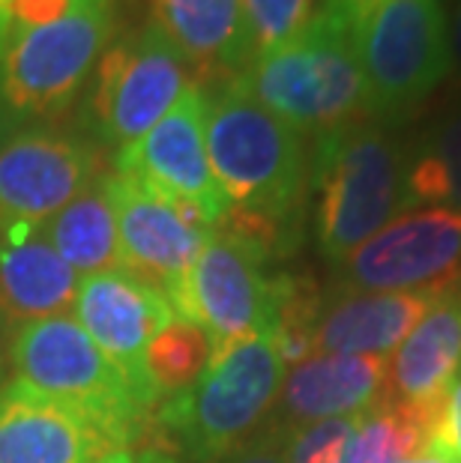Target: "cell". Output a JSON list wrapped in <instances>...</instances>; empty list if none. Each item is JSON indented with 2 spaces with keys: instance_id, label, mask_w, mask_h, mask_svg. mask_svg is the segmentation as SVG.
Instances as JSON below:
<instances>
[{
  "instance_id": "obj_1",
  "label": "cell",
  "mask_w": 461,
  "mask_h": 463,
  "mask_svg": "<svg viewBox=\"0 0 461 463\" xmlns=\"http://www.w3.org/2000/svg\"><path fill=\"white\" fill-rule=\"evenodd\" d=\"M204 137L231 203L219 228L258 242L270 258L291 251L309 194L306 137L255 102L234 78L207 96Z\"/></svg>"
},
{
  "instance_id": "obj_2",
  "label": "cell",
  "mask_w": 461,
  "mask_h": 463,
  "mask_svg": "<svg viewBox=\"0 0 461 463\" xmlns=\"http://www.w3.org/2000/svg\"><path fill=\"white\" fill-rule=\"evenodd\" d=\"M309 189L315 192L318 249L327 260L341 263L414 206L408 146L378 120L321 135L309 156Z\"/></svg>"
},
{
  "instance_id": "obj_3",
  "label": "cell",
  "mask_w": 461,
  "mask_h": 463,
  "mask_svg": "<svg viewBox=\"0 0 461 463\" xmlns=\"http://www.w3.org/2000/svg\"><path fill=\"white\" fill-rule=\"evenodd\" d=\"M234 81L303 137L371 120L354 43L330 6H321L284 45L249 61Z\"/></svg>"
},
{
  "instance_id": "obj_4",
  "label": "cell",
  "mask_w": 461,
  "mask_h": 463,
  "mask_svg": "<svg viewBox=\"0 0 461 463\" xmlns=\"http://www.w3.org/2000/svg\"><path fill=\"white\" fill-rule=\"evenodd\" d=\"M341 15L366 78L369 114L405 123L453 75L440 0H323Z\"/></svg>"
},
{
  "instance_id": "obj_5",
  "label": "cell",
  "mask_w": 461,
  "mask_h": 463,
  "mask_svg": "<svg viewBox=\"0 0 461 463\" xmlns=\"http://www.w3.org/2000/svg\"><path fill=\"white\" fill-rule=\"evenodd\" d=\"M15 383L96 421L117 449L156 439V412L135 398L120 368L72 317L27 323L9 338Z\"/></svg>"
},
{
  "instance_id": "obj_6",
  "label": "cell",
  "mask_w": 461,
  "mask_h": 463,
  "mask_svg": "<svg viewBox=\"0 0 461 463\" xmlns=\"http://www.w3.org/2000/svg\"><path fill=\"white\" fill-rule=\"evenodd\" d=\"M284 364L270 335L216 347L192 389L165 398L156 425L192 463H219L237 451L273 410Z\"/></svg>"
},
{
  "instance_id": "obj_7",
  "label": "cell",
  "mask_w": 461,
  "mask_h": 463,
  "mask_svg": "<svg viewBox=\"0 0 461 463\" xmlns=\"http://www.w3.org/2000/svg\"><path fill=\"white\" fill-rule=\"evenodd\" d=\"M114 36L111 0H82L52 24L18 31L0 57V123L70 111Z\"/></svg>"
},
{
  "instance_id": "obj_8",
  "label": "cell",
  "mask_w": 461,
  "mask_h": 463,
  "mask_svg": "<svg viewBox=\"0 0 461 463\" xmlns=\"http://www.w3.org/2000/svg\"><path fill=\"white\" fill-rule=\"evenodd\" d=\"M192 81V69L178 45L153 22L117 43H108L93 69L84 102V126L108 150L126 146L153 129Z\"/></svg>"
},
{
  "instance_id": "obj_9",
  "label": "cell",
  "mask_w": 461,
  "mask_h": 463,
  "mask_svg": "<svg viewBox=\"0 0 461 463\" xmlns=\"http://www.w3.org/2000/svg\"><path fill=\"white\" fill-rule=\"evenodd\" d=\"M270 254L240 233L216 228L186 281L168 299L174 314L198 323L213 350L249 335H273L279 275L264 272Z\"/></svg>"
},
{
  "instance_id": "obj_10",
  "label": "cell",
  "mask_w": 461,
  "mask_h": 463,
  "mask_svg": "<svg viewBox=\"0 0 461 463\" xmlns=\"http://www.w3.org/2000/svg\"><path fill=\"white\" fill-rule=\"evenodd\" d=\"M341 263V293L461 297V213H405Z\"/></svg>"
},
{
  "instance_id": "obj_11",
  "label": "cell",
  "mask_w": 461,
  "mask_h": 463,
  "mask_svg": "<svg viewBox=\"0 0 461 463\" xmlns=\"http://www.w3.org/2000/svg\"><path fill=\"white\" fill-rule=\"evenodd\" d=\"M102 185L117 222L120 269L171 299L210 242L213 228L198 210L165 198L132 174L114 171L102 176Z\"/></svg>"
},
{
  "instance_id": "obj_12",
  "label": "cell",
  "mask_w": 461,
  "mask_h": 463,
  "mask_svg": "<svg viewBox=\"0 0 461 463\" xmlns=\"http://www.w3.org/2000/svg\"><path fill=\"white\" fill-rule=\"evenodd\" d=\"M204 120L207 93L195 81L141 141L117 153L114 171L139 176L165 198L198 210L201 219L216 231L231 215V203L213 174Z\"/></svg>"
},
{
  "instance_id": "obj_13",
  "label": "cell",
  "mask_w": 461,
  "mask_h": 463,
  "mask_svg": "<svg viewBox=\"0 0 461 463\" xmlns=\"http://www.w3.org/2000/svg\"><path fill=\"white\" fill-rule=\"evenodd\" d=\"M96 180V153L84 137L45 126L13 129L0 137V228H39Z\"/></svg>"
},
{
  "instance_id": "obj_14",
  "label": "cell",
  "mask_w": 461,
  "mask_h": 463,
  "mask_svg": "<svg viewBox=\"0 0 461 463\" xmlns=\"http://www.w3.org/2000/svg\"><path fill=\"white\" fill-rule=\"evenodd\" d=\"M75 308L82 329L120 368L135 398L147 410H159L162 392L147 371V347L174 317L168 297L123 269H108L78 281Z\"/></svg>"
},
{
  "instance_id": "obj_15",
  "label": "cell",
  "mask_w": 461,
  "mask_h": 463,
  "mask_svg": "<svg viewBox=\"0 0 461 463\" xmlns=\"http://www.w3.org/2000/svg\"><path fill=\"white\" fill-rule=\"evenodd\" d=\"M114 451L96 421L15 380L0 386V463H100Z\"/></svg>"
},
{
  "instance_id": "obj_16",
  "label": "cell",
  "mask_w": 461,
  "mask_h": 463,
  "mask_svg": "<svg viewBox=\"0 0 461 463\" xmlns=\"http://www.w3.org/2000/svg\"><path fill=\"white\" fill-rule=\"evenodd\" d=\"M387 356H309L293 364L291 377L279 392V419L284 428L300 430L327 419L362 416L384 398L387 389Z\"/></svg>"
},
{
  "instance_id": "obj_17",
  "label": "cell",
  "mask_w": 461,
  "mask_h": 463,
  "mask_svg": "<svg viewBox=\"0 0 461 463\" xmlns=\"http://www.w3.org/2000/svg\"><path fill=\"white\" fill-rule=\"evenodd\" d=\"M78 299V275L34 224L0 228V323L15 332L61 317Z\"/></svg>"
},
{
  "instance_id": "obj_18",
  "label": "cell",
  "mask_w": 461,
  "mask_h": 463,
  "mask_svg": "<svg viewBox=\"0 0 461 463\" xmlns=\"http://www.w3.org/2000/svg\"><path fill=\"white\" fill-rule=\"evenodd\" d=\"M153 24L178 45L198 81H231L252 61L243 0H153Z\"/></svg>"
},
{
  "instance_id": "obj_19",
  "label": "cell",
  "mask_w": 461,
  "mask_h": 463,
  "mask_svg": "<svg viewBox=\"0 0 461 463\" xmlns=\"http://www.w3.org/2000/svg\"><path fill=\"white\" fill-rule=\"evenodd\" d=\"M431 302L423 293H345L321 311L315 356H387L414 332Z\"/></svg>"
},
{
  "instance_id": "obj_20",
  "label": "cell",
  "mask_w": 461,
  "mask_h": 463,
  "mask_svg": "<svg viewBox=\"0 0 461 463\" xmlns=\"http://www.w3.org/2000/svg\"><path fill=\"white\" fill-rule=\"evenodd\" d=\"M461 371V297H440L399 344L387 368V401L431 403Z\"/></svg>"
},
{
  "instance_id": "obj_21",
  "label": "cell",
  "mask_w": 461,
  "mask_h": 463,
  "mask_svg": "<svg viewBox=\"0 0 461 463\" xmlns=\"http://www.w3.org/2000/svg\"><path fill=\"white\" fill-rule=\"evenodd\" d=\"M36 233L72 266L75 272H108L120 269V240L111 201L105 194L102 180L84 189L61 213L45 219Z\"/></svg>"
},
{
  "instance_id": "obj_22",
  "label": "cell",
  "mask_w": 461,
  "mask_h": 463,
  "mask_svg": "<svg viewBox=\"0 0 461 463\" xmlns=\"http://www.w3.org/2000/svg\"><path fill=\"white\" fill-rule=\"evenodd\" d=\"M408 192L414 206L461 213V105L408 146Z\"/></svg>"
},
{
  "instance_id": "obj_23",
  "label": "cell",
  "mask_w": 461,
  "mask_h": 463,
  "mask_svg": "<svg viewBox=\"0 0 461 463\" xmlns=\"http://www.w3.org/2000/svg\"><path fill=\"white\" fill-rule=\"evenodd\" d=\"M213 356V341L198 323L174 317L156 332V338L147 347V371L156 383V389L165 398H174L180 392L192 389L207 368Z\"/></svg>"
},
{
  "instance_id": "obj_24",
  "label": "cell",
  "mask_w": 461,
  "mask_h": 463,
  "mask_svg": "<svg viewBox=\"0 0 461 463\" xmlns=\"http://www.w3.org/2000/svg\"><path fill=\"white\" fill-rule=\"evenodd\" d=\"M357 419L360 416L327 419L293 430L291 463H345Z\"/></svg>"
},
{
  "instance_id": "obj_25",
  "label": "cell",
  "mask_w": 461,
  "mask_h": 463,
  "mask_svg": "<svg viewBox=\"0 0 461 463\" xmlns=\"http://www.w3.org/2000/svg\"><path fill=\"white\" fill-rule=\"evenodd\" d=\"M291 428H284L282 421H270L267 428L249 437L237 451H231L219 463H291Z\"/></svg>"
},
{
  "instance_id": "obj_26",
  "label": "cell",
  "mask_w": 461,
  "mask_h": 463,
  "mask_svg": "<svg viewBox=\"0 0 461 463\" xmlns=\"http://www.w3.org/2000/svg\"><path fill=\"white\" fill-rule=\"evenodd\" d=\"M428 458L461 463V371L456 373L453 386L447 389L444 412H440L428 442Z\"/></svg>"
},
{
  "instance_id": "obj_27",
  "label": "cell",
  "mask_w": 461,
  "mask_h": 463,
  "mask_svg": "<svg viewBox=\"0 0 461 463\" xmlns=\"http://www.w3.org/2000/svg\"><path fill=\"white\" fill-rule=\"evenodd\" d=\"M82 0H6V13L13 18L15 31L52 24L57 18L70 15Z\"/></svg>"
},
{
  "instance_id": "obj_28",
  "label": "cell",
  "mask_w": 461,
  "mask_h": 463,
  "mask_svg": "<svg viewBox=\"0 0 461 463\" xmlns=\"http://www.w3.org/2000/svg\"><path fill=\"white\" fill-rule=\"evenodd\" d=\"M449 52H453V72L461 84V0L453 15V27H449Z\"/></svg>"
},
{
  "instance_id": "obj_29",
  "label": "cell",
  "mask_w": 461,
  "mask_h": 463,
  "mask_svg": "<svg viewBox=\"0 0 461 463\" xmlns=\"http://www.w3.org/2000/svg\"><path fill=\"white\" fill-rule=\"evenodd\" d=\"M100 463H135V458L130 455V451H114V455H108V458H102Z\"/></svg>"
},
{
  "instance_id": "obj_30",
  "label": "cell",
  "mask_w": 461,
  "mask_h": 463,
  "mask_svg": "<svg viewBox=\"0 0 461 463\" xmlns=\"http://www.w3.org/2000/svg\"><path fill=\"white\" fill-rule=\"evenodd\" d=\"M399 463H444L440 458H408V460H399Z\"/></svg>"
},
{
  "instance_id": "obj_31",
  "label": "cell",
  "mask_w": 461,
  "mask_h": 463,
  "mask_svg": "<svg viewBox=\"0 0 461 463\" xmlns=\"http://www.w3.org/2000/svg\"><path fill=\"white\" fill-rule=\"evenodd\" d=\"M4 373H6V356H4V341H0V383H4Z\"/></svg>"
}]
</instances>
